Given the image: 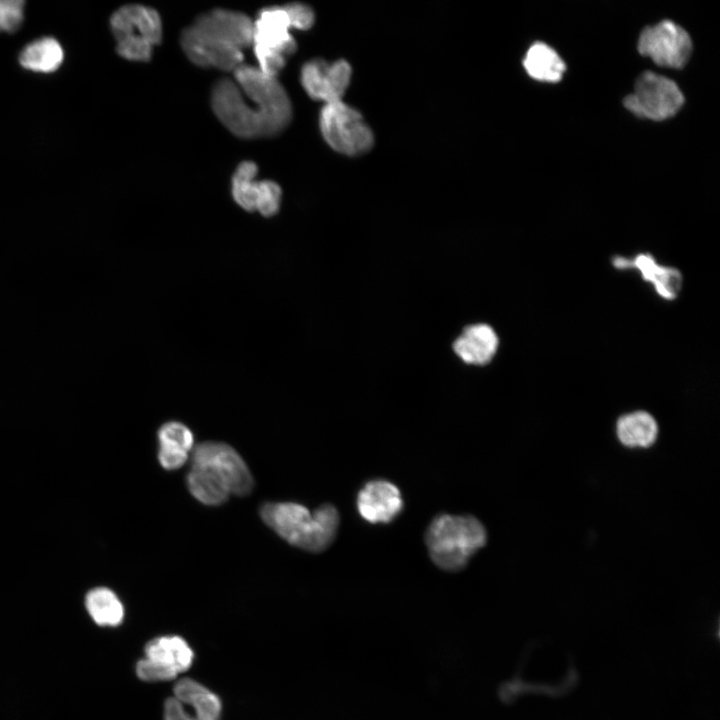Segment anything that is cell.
<instances>
[{
	"label": "cell",
	"instance_id": "cell-23",
	"mask_svg": "<svg viewBox=\"0 0 720 720\" xmlns=\"http://www.w3.org/2000/svg\"><path fill=\"white\" fill-rule=\"evenodd\" d=\"M257 165L252 161H243L236 168L232 177V196L234 201L244 210H256L258 193Z\"/></svg>",
	"mask_w": 720,
	"mask_h": 720
},
{
	"label": "cell",
	"instance_id": "cell-14",
	"mask_svg": "<svg viewBox=\"0 0 720 720\" xmlns=\"http://www.w3.org/2000/svg\"><path fill=\"white\" fill-rule=\"evenodd\" d=\"M157 436L158 460L161 466L166 470H175L183 466L193 448L192 431L186 425L172 421L163 424Z\"/></svg>",
	"mask_w": 720,
	"mask_h": 720
},
{
	"label": "cell",
	"instance_id": "cell-20",
	"mask_svg": "<svg viewBox=\"0 0 720 720\" xmlns=\"http://www.w3.org/2000/svg\"><path fill=\"white\" fill-rule=\"evenodd\" d=\"M187 487L192 496L205 505L223 504L230 495L223 479L206 466H192L187 475Z\"/></svg>",
	"mask_w": 720,
	"mask_h": 720
},
{
	"label": "cell",
	"instance_id": "cell-26",
	"mask_svg": "<svg viewBox=\"0 0 720 720\" xmlns=\"http://www.w3.org/2000/svg\"><path fill=\"white\" fill-rule=\"evenodd\" d=\"M136 672L144 681H167L174 679L178 674L173 668L148 658L137 663Z\"/></svg>",
	"mask_w": 720,
	"mask_h": 720
},
{
	"label": "cell",
	"instance_id": "cell-21",
	"mask_svg": "<svg viewBox=\"0 0 720 720\" xmlns=\"http://www.w3.org/2000/svg\"><path fill=\"white\" fill-rule=\"evenodd\" d=\"M64 59L63 48L51 37H45L28 44L19 55L20 65L33 72L51 73L56 71Z\"/></svg>",
	"mask_w": 720,
	"mask_h": 720
},
{
	"label": "cell",
	"instance_id": "cell-22",
	"mask_svg": "<svg viewBox=\"0 0 720 720\" xmlns=\"http://www.w3.org/2000/svg\"><path fill=\"white\" fill-rule=\"evenodd\" d=\"M85 606L93 621L100 626H117L124 618V607L118 596L106 587L90 590Z\"/></svg>",
	"mask_w": 720,
	"mask_h": 720
},
{
	"label": "cell",
	"instance_id": "cell-13",
	"mask_svg": "<svg viewBox=\"0 0 720 720\" xmlns=\"http://www.w3.org/2000/svg\"><path fill=\"white\" fill-rule=\"evenodd\" d=\"M498 343V336L493 328L479 323L464 328L453 343V349L463 362L485 365L494 357Z\"/></svg>",
	"mask_w": 720,
	"mask_h": 720
},
{
	"label": "cell",
	"instance_id": "cell-4",
	"mask_svg": "<svg viewBox=\"0 0 720 720\" xmlns=\"http://www.w3.org/2000/svg\"><path fill=\"white\" fill-rule=\"evenodd\" d=\"M483 524L471 515L441 514L427 528L425 542L432 561L441 569L458 571L486 544Z\"/></svg>",
	"mask_w": 720,
	"mask_h": 720
},
{
	"label": "cell",
	"instance_id": "cell-8",
	"mask_svg": "<svg viewBox=\"0 0 720 720\" xmlns=\"http://www.w3.org/2000/svg\"><path fill=\"white\" fill-rule=\"evenodd\" d=\"M684 103V96L671 79L646 71L635 82L633 93L624 106L634 115L654 121L674 116Z\"/></svg>",
	"mask_w": 720,
	"mask_h": 720
},
{
	"label": "cell",
	"instance_id": "cell-7",
	"mask_svg": "<svg viewBox=\"0 0 720 720\" xmlns=\"http://www.w3.org/2000/svg\"><path fill=\"white\" fill-rule=\"evenodd\" d=\"M319 126L325 142L346 156H360L371 150L374 134L362 114L341 101L323 105Z\"/></svg>",
	"mask_w": 720,
	"mask_h": 720
},
{
	"label": "cell",
	"instance_id": "cell-1",
	"mask_svg": "<svg viewBox=\"0 0 720 720\" xmlns=\"http://www.w3.org/2000/svg\"><path fill=\"white\" fill-rule=\"evenodd\" d=\"M211 105L228 130L246 139L276 136L292 119L289 96L276 77L245 64L233 71V79L215 83Z\"/></svg>",
	"mask_w": 720,
	"mask_h": 720
},
{
	"label": "cell",
	"instance_id": "cell-15",
	"mask_svg": "<svg viewBox=\"0 0 720 720\" xmlns=\"http://www.w3.org/2000/svg\"><path fill=\"white\" fill-rule=\"evenodd\" d=\"M174 697L188 708L196 720H218L221 713L219 698L195 680L184 678L174 687Z\"/></svg>",
	"mask_w": 720,
	"mask_h": 720
},
{
	"label": "cell",
	"instance_id": "cell-9",
	"mask_svg": "<svg viewBox=\"0 0 720 720\" xmlns=\"http://www.w3.org/2000/svg\"><path fill=\"white\" fill-rule=\"evenodd\" d=\"M637 48L659 66L680 69L690 58L692 41L685 29L664 20L642 30Z\"/></svg>",
	"mask_w": 720,
	"mask_h": 720
},
{
	"label": "cell",
	"instance_id": "cell-19",
	"mask_svg": "<svg viewBox=\"0 0 720 720\" xmlns=\"http://www.w3.org/2000/svg\"><path fill=\"white\" fill-rule=\"evenodd\" d=\"M523 66L530 77L538 81L557 82L566 65L558 53L542 42H536L525 54Z\"/></svg>",
	"mask_w": 720,
	"mask_h": 720
},
{
	"label": "cell",
	"instance_id": "cell-27",
	"mask_svg": "<svg viewBox=\"0 0 720 720\" xmlns=\"http://www.w3.org/2000/svg\"><path fill=\"white\" fill-rule=\"evenodd\" d=\"M283 7L287 13L291 28L308 30L313 26L315 14L310 6L300 2H293Z\"/></svg>",
	"mask_w": 720,
	"mask_h": 720
},
{
	"label": "cell",
	"instance_id": "cell-10",
	"mask_svg": "<svg viewBox=\"0 0 720 720\" xmlns=\"http://www.w3.org/2000/svg\"><path fill=\"white\" fill-rule=\"evenodd\" d=\"M192 466H206L213 469L225 482L230 494L248 495L254 481L241 455L223 442L206 441L192 450Z\"/></svg>",
	"mask_w": 720,
	"mask_h": 720
},
{
	"label": "cell",
	"instance_id": "cell-17",
	"mask_svg": "<svg viewBox=\"0 0 720 720\" xmlns=\"http://www.w3.org/2000/svg\"><path fill=\"white\" fill-rule=\"evenodd\" d=\"M616 434L626 447L647 448L657 439L658 424L648 412L635 411L618 419Z\"/></svg>",
	"mask_w": 720,
	"mask_h": 720
},
{
	"label": "cell",
	"instance_id": "cell-2",
	"mask_svg": "<svg viewBox=\"0 0 720 720\" xmlns=\"http://www.w3.org/2000/svg\"><path fill=\"white\" fill-rule=\"evenodd\" d=\"M253 21L245 14L213 9L198 16L181 33V47L200 67L234 71L243 64L242 50L252 45Z\"/></svg>",
	"mask_w": 720,
	"mask_h": 720
},
{
	"label": "cell",
	"instance_id": "cell-28",
	"mask_svg": "<svg viewBox=\"0 0 720 720\" xmlns=\"http://www.w3.org/2000/svg\"><path fill=\"white\" fill-rule=\"evenodd\" d=\"M164 719L165 720H195V718L188 713L183 704L175 697H170L165 701L164 704Z\"/></svg>",
	"mask_w": 720,
	"mask_h": 720
},
{
	"label": "cell",
	"instance_id": "cell-3",
	"mask_svg": "<svg viewBox=\"0 0 720 720\" xmlns=\"http://www.w3.org/2000/svg\"><path fill=\"white\" fill-rule=\"evenodd\" d=\"M263 522L291 545L309 552H322L334 541L339 514L331 504H323L312 513L292 502H270L260 508Z\"/></svg>",
	"mask_w": 720,
	"mask_h": 720
},
{
	"label": "cell",
	"instance_id": "cell-24",
	"mask_svg": "<svg viewBox=\"0 0 720 720\" xmlns=\"http://www.w3.org/2000/svg\"><path fill=\"white\" fill-rule=\"evenodd\" d=\"M281 195V188L274 181H258L256 211L264 217L274 216L279 211Z\"/></svg>",
	"mask_w": 720,
	"mask_h": 720
},
{
	"label": "cell",
	"instance_id": "cell-11",
	"mask_svg": "<svg viewBox=\"0 0 720 720\" xmlns=\"http://www.w3.org/2000/svg\"><path fill=\"white\" fill-rule=\"evenodd\" d=\"M351 79L352 68L343 59L332 63L313 59L302 66L300 73L301 84L308 96L324 104L343 100Z\"/></svg>",
	"mask_w": 720,
	"mask_h": 720
},
{
	"label": "cell",
	"instance_id": "cell-6",
	"mask_svg": "<svg viewBox=\"0 0 720 720\" xmlns=\"http://www.w3.org/2000/svg\"><path fill=\"white\" fill-rule=\"evenodd\" d=\"M290 23L284 7H265L253 22L252 47L258 69L276 77L286 63V57L296 51V41L290 33Z\"/></svg>",
	"mask_w": 720,
	"mask_h": 720
},
{
	"label": "cell",
	"instance_id": "cell-25",
	"mask_svg": "<svg viewBox=\"0 0 720 720\" xmlns=\"http://www.w3.org/2000/svg\"><path fill=\"white\" fill-rule=\"evenodd\" d=\"M24 2L21 0H0V32H15L23 23Z\"/></svg>",
	"mask_w": 720,
	"mask_h": 720
},
{
	"label": "cell",
	"instance_id": "cell-16",
	"mask_svg": "<svg viewBox=\"0 0 720 720\" xmlns=\"http://www.w3.org/2000/svg\"><path fill=\"white\" fill-rule=\"evenodd\" d=\"M617 267L635 266L646 280L652 282L657 292L666 299L677 296L681 287V274L679 271L658 265L651 255H638L633 261L616 258Z\"/></svg>",
	"mask_w": 720,
	"mask_h": 720
},
{
	"label": "cell",
	"instance_id": "cell-12",
	"mask_svg": "<svg viewBox=\"0 0 720 720\" xmlns=\"http://www.w3.org/2000/svg\"><path fill=\"white\" fill-rule=\"evenodd\" d=\"M357 509L360 516L373 524L388 523L398 516L403 508L399 489L387 480L367 482L357 495Z\"/></svg>",
	"mask_w": 720,
	"mask_h": 720
},
{
	"label": "cell",
	"instance_id": "cell-5",
	"mask_svg": "<svg viewBox=\"0 0 720 720\" xmlns=\"http://www.w3.org/2000/svg\"><path fill=\"white\" fill-rule=\"evenodd\" d=\"M117 53L131 61L151 59L155 45L162 40V22L150 7L130 4L120 7L110 18Z\"/></svg>",
	"mask_w": 720,
	"mask_h": 720
},
{
	"label": "cell",
	"instance_id": "cell-18",
	"mask_svg": "<svg viewBox=\"0 0 720 720\" xmlns=\"http://www.w3.org/2000/svg\"><path fill=\"white\" fill-rule=\"evenodd\" d=\"M146 658L173 668L177 673L187 670L193 661V652L179 636H163L145 646Z\"/></svg>",
	"mask_w": 720,
	"mask_h": 720
}]
</instances>
